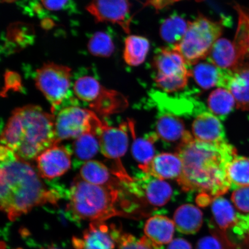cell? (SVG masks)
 <instances>
[{"label":"cell","instance_id":"1","mask_svg":"<svg viewBox=\"0 0 249 249\" xmlns=\"http://www.w3.org/2000/svg\"><path fill=\"white\" fill-rule=\"evenodd\" d=\"M176 153L183 164L177 181L185 191L200 194L196 201L200 207L207 206L231 189L227 169L237 153L226 140L217 143L201 142L187 131Z\"/></svg>","mask_w":249,"mask_h":249},{"label":"cell","instance_id":"2","mask_svg":"<svg viewBox=\"0 0 249 249\" xmlns=\"http://www.w3.org/2000/svg\"><path fill=\"white\" fill-rule=\"evenodd\" d=\"M40 178L32 165L1 145L0 204L9 220L15 221L36 207L57 203L60 193L48 188Z\"/></svg>","mask_w":249,"mask_h":249},{"label":"cell","instance_id":"3","mask_svg":"<svg viewBox=\"0 0 249 249\" xmlns=\"http://www.w3.org/2000/svg\"><path fill=\"white\" fill-rule=\"evenodd\" d=\"M55 118V115L39 106L15 108L2 132L1 145L25 160H36L46 149L59 144Z\"/></svg>","mask_w":249,"mask_h":249},{"label":"cell","instance_id":"4","mask_svg":"<svg viewBox=\"0 0 249 249\" xmlns=\"http://www.w3.org/2000/svg\"><path fill=\"white\" fill-rule=\"evenodd\" d=\"M129 191V183L120 179L100 186L87 182L79 176L71 183L68 210L75 219L91 222H105L113 217L125 216L131 209L126 194Z\"/></svg>","mask_w":249,"mask_h":249},{"label":"cell","instance_id":"5","mask_svg":"<svg viewBox=\"0 0 249 249\" xmlns=\"http://www.w3.org/2000/svg\"><path fill=\"white\" fill-rule=\"evenodd\" d=\"M71 70L65 65L47 62L36 70L35 83L51 104L55 115L65 107L78 106L71 89Z\"/></svg>","mask_w":249,"mask_h":249},{"label":"cell","instance_id":"6","mask_svg":"<svg viewBox=\"0 0 249 249\" xmlns=\"http://www.w3.org/2000/svg\"><path fill=\"white\" fill-rule=\"evenodd\" d=\"M223 30L221 21H213L200 14L189 23L184 36L173 49L183 56L188 65H195L207 58Z\"/></svg>","mask_w":249,"mask_h":249},{"label":"cell","instance_id":"7","mask_svg":"<svg viewBox=\"0 0 249 249\" xmlns=\"http://www.w3.org/2000/svg\"><path fill=\"white\" fill-rule=\"evenodd\" d=\"M73 91L76 97L87 103L91 110L100 116L120 113L128 107L123 93L106 88L92 76L79 78L74 83Z\"/></svg>","mask_w":249,"mask_h":249},{"label":"cell","instance_id":"8","mask_svg":"<svg viewBox=\"0 0 249 249\" xmlns=\"http://www.w3.org/2000/svg\"><path fill=\"white\" fill-rule=\"evenodd\" d=\"M183 56L174 49L161 48L155 55L154 81L158 88L166 92L180 91L188 85L191 71Z\"/></svg>","mask_w":249,"mask_h":249},{"label":"cell","instance_id":"9","mask_svg":"<svg viewBox=\"0 0 249 249\" xmlns=\"http://www.w3.org/2000/svg\"><path fill=\"white\" fill-rule=\"evenodd\" d=\"M127 124L124 123L118 127L110 126L105 121L99 119L95 133L102 155L114 161L113 169L111 170L112 173L123 182L130 183L133 179L127 173L121 160L128 148Z\"/></svg>","mask_w":249,"mask_h":249},{"label":"cell","instance_id":"10","mask_svg":"<svg viewBox=\"0 0 249 249\" xmlns=\"http://www.w3.org/2000/svg\"><path fill=\"white\" fill-rule=\"evenodd\" d=\"M96 114L78 106L65 107L55 114V130L58 144L63 140H75L93 129Z\"/></svg>","mask_w":249,"mask_h":249},{"label":"cell","instance_id":"11","mask_svg":"<svg viewBox=\"0 0 249 249\" xmlns=\"http://www.w3.org/2000/svg\"><path fill=\"white\" fill-rule=\"evenodd\" d=\"M86 10L96 23L117 24L126 33L130 32L131 18L129 0H91Z\"/></svg>","mask_w":249,"mask_h":249},{"label":"cell","instance_id":"12","mask_svg":"<svg viewBox=\"0 0 249 249\" xmlns=\"http://www.w3.org/2000/svg\"><path fill=\"white\" fill-rule=\"evenodd\" d=\"M212 212L217 226L226 232L232 229L240 237L249 233V214H242L225 198L217 197L212 202Z\"/></svg>","mask_w":249,"mask_h":249},{"label":"cell","instance_id":"13","mask_svg":"<svg viewBox=\"0 0 249 249\" xmlns=\"http://www.w3.org/2000/svg\"><path fill=\"white\" fill-rule=\"evenodd\" d=\"M130 191L138 197L144 198L149 204L161 207L169 201L173 190L169 183L145 173L130 183Z\"/></svg>","mask_w":249,"mask_h":249},{"label":"cell","instance_id":"14","mask_svg":"<svg viewBox=\"0 0 249 249\" xmlns=\"http://www.w3.org/2000/svg\"><path fill=\"white\" fill-rule=\"evenodd\" d=\"M71 152L59 144L46 149L36 159L41 178L53 179L66 173L71 167Z\"/></svg>","mask_w":249,"mask_h":249},{"label":"cell","instance_id":"15","mask_svg":"<svg viewBox=\"0 0 249 249\" xmlns=\"http://www.w3.org/2000/svg\"><path fill=\"white\" fill-rule=\"evenodd\" d=\"M120 236L119 231L109 229L105 222H91L83 238L74 239V245L79 249H114Z\"/></svg>","mask_w":249,"mask_h":249},{"label":"cell","instance_id":"16","mask_svg":"<svg viewBox=\"0 0 249 249\" xmlns=\"http://www.w3.org/2000/svg\"><path fill=\"white\" fill-rule=\"evenodd\" d=\"M139 166L143 173L156 178L177 179L181 174L183 164L177 153H161L155 156L148 163Z\"/></svg>","mask_w":249,"mask_h":249},{"label":"cell","instance_id":"17","mask_svg":"<svg viewBox=\"0 0 249 249\" xmlns=\"http://www.w3.org/2000/svg\"><path fill=\"white\" fill-rule=\"evenodd\" d=\"M195 139L201 142L217 143L225 140V129L219 118L211 112L198 113L192 124Z\"/></svg>","mask_w":249,"mask_h":249},{"label":"cell","instance_id":"18","mask_svg":"<svg viewBox=\"0 0 249 249\" xmlns=\"http://www.w3.org/2000/svg\"><path fill=\"white\" fill-rule=\"evenodd\" d=\"M224 89L231 93L238 108L249 111V62L229 71Z\"/></svg>","mask_w":249,"mask_h":249},{"label":"cell","instance_id":"19","mask_svg":"<svg viewBox=\"0 0 249 249\" xmlns=\"http://www.w3.org/2000/svg\"><path fill=\"white\" fill-rule=\"evenodd\" d=\"M207 58L208 62L223 70L233 71L239 65L234 44L225 38H219L214 43Z\"/></svg>","mask_w":249,"mask_h":249},{"label":"cell","instance_id":"20","mask_svg":"<svg viewBox=\"0 0 249 249\" xmlns=\"http://www.w3.org/2000/svg\"><path fill=\"white\" fill-rule=\"evenodd\" d=\"M175 223L174 221L163 215L157 214L146 222L144 233L146 237L158 248L170 244L173 241Z\"/></svg>","mask_w":249,"mask_h":249},{"label":"cell","instance_id":"21","mask_svg":"<svg viewBox=\"0 0 249 249\" xmlns=\"http://www.w3.org/2000/svg\"><path fill=\"white\" fill-rule=\"evenodd\" d=\"M191 71L196 83L205 89L216 86L224 89L229 71L221 69L210 62L198 64Z\"/></svg>","mask_w":249,"mask_h":249},{"label":"cell","instance_id":"22","mask_svg":"<svg viewBox=\"0 0 249 249\" xmlns=\"http://www.w3.org/2000/svg\"><path fill=\"white\" fill-rule=\"evenodd\" d=\"M174 222L177 230L185 234H194L200 230L203 223L201 211L192 204L179 207L174 214Z\"/></svg>","mask_w":249,"mask_h":249},{"label":"cell","instance_id":"23","mask_svg":"<svg viewBox=\"0 0 249 249\" xmlns=\"http://www.w3.org/2000/svg\"><path fill=\"white\" fill-rule=\"evenodd\" d=\"M234 8L238 12L239 21L233 43L237 52L239 67L245 62H249V9L239 5H235Z\"/></svg>","mask_w":249,"mask_h":249},{"label":"cell","instance_id":"24","mask_svg":"<svg viewBox=\"0 0 249 249\" xmlns=\"http://www.w3.org/2000/svg\"><path fill=\"white\" fill-rule=\"evenodd\" d=\"M156 129L158 139L168 142L181 140L187 132L183 121L176 115L168 113H162L159 117Z\"/></svg>","mask_w":249,"mask_h":249},{"label":"cell","instance_id":"25","mask_svg":"<svg viewBox=\"0 0 249 249\" xmlns=\"http://www.w3.org/2000/svg\"><path fill=\"white\" fill-rule=\"evenodd\" d=\"M80 176L87 182L100 186L108 185L120 179L105 164L94 160L87 161L83 164Z\"/></svg>","mask_w":249,"mask_h":249},{"label":"cell","instance_id":"26","mask_svg":"<svg viewBox=\"0 0 249 249\" xmlns=\"http://www.w3.org/2000/svg\"><path fill=\"white\" fill-rule=\"evenodd\" d=\"M149 40L144 37L129 36L124 40V59L127 65L136 67L144 62L149 50Z\"/></svg>","mask_w":249,"mask_h":249},{"label":"cell","instance_id":"27","mask_svg":"<svg viewBox=\"0 0 249 249\" xmlns=\"http://www.w3.org/2000/svg\"><path fill=\"white\" fill-rule=\"evenodd\" d=\"M129 129L131 131L133 138L132 153L135 160L139 165L145 164L150 161L155 157L154 143L158 139L155 133L150 134L145 139L137 138L135 135L134 124L132 121L128 123Z\"/></svg>","mask_w":249,"mask_h":249},{"label":"cell","instance_id":"28","mask_svg":"<svg viewBox=\"0 0 249 249\" xmlns=\"http://www.w3.org/2000/svg\"><path fill=\"white\" fill-rule=\"evenodd\" d=\"M235 105V99L231 93L225 89L214 90L208 99V108L211 113L221 119L228 116Z\"/></svg>","mask_w":249,"mask_h":249},{"label":"cell","instance_id":"29","mask_svg":"<svg viewBox=\"0 0 249 249\" xmlns=\"http://www.w3.org/2000/svg\"><path fill=\"white\" fill-rule=\"evenodd\" d=\"M72 148L76 157L86 161L91 160L100 149L98 139L93 130L82 134L74 140Z\"/></svg>","mask_w":249,"mask_h":249},{"label":"cell","instance_id":"30","mask_svg":"<svg viewBox=\"0 0 249 249\" xmlns=\"http://www.w3.org/2000/svg\"><path fill=\"white\" fill-rule=\"evenodd\" d=\"M227 173L231 188L249 186V159L236 156L227 166Z\"/></svg>","mask_w":249,"mask_h":249},{"label":"cell","instance_id":"31","mask_svg":"<svg viewBox=\"0 0 249 249\" xmlns=\"http://www.w3.org/2000/svg\"><path fill=\"white\" fill-rule=\"evenodd\" d=\"M189 24V23L178 16L167 18L160 27L161 38L165 42L176 45L184 36Z\"/></svg>","mask_w":249,"mask_h":249},{"label":"cell","instance_id":"32","mask_svg":"<svg viewBox=\"0 0 249 249\" xmlns=\"http://www.w3.org/2000/svg\"><path fill=\"white\" fill-rule=\"evenodd\" d=\"M89 52L98 57H110L114 52L115 47L110 36L104 32L95 33L89 39Z\"/></svg>","mask_w":249,"mask_h":249},{"label":"cell","instance_id":"33","mask_svg":"<svg viewBox=\"0 0 249 249\" xmlns=\"http://www.w3.org/2000/svg\"><path fill=\"white\" fill-rule=\"evenodd\" d=\"M231 200L239 212L249 214V186L234 190L231 196Z\"/></svg>","mask_w":249,"mask_h":249},{"label":"cell","instance_id":"34","mask_svg":"<svg viewBox=\"0 0 249 249\" xmlns=\"http://www.w3.org/2000/svg\"><path fill=\"white\" fill-rule=\"evenodd\" d=\"M119 249H153L142 241L129 234L121 235L118 240Z\"/></svg>","mask_w":249,"mask_h":249},{"label":"cell","instance_id":"35","mask_svg":"<svg viewBox=\"0 0 249 249\" xmlns=\"http://www.w3.org/2000/svg\"><path fill=\"white\" fill-rule=\"evenodd\" d=\"M196 249H223L219 239L214 236H205L198 241Z\"/></svg>","mask_w":249,"mask_h":249},{"label":"cell","instance_id":"36","mask_svg":"<svg viewBox=\"0 0 249 249\" xmlns=\"http://www.w3.org/2000/svg\"><path fill=\"white\" fill-rule=\"evenodd\" d=\"M46 9L52 11H60L65 7L68 0H40Z\"/></svg>","mask_w":249,"mask_h":249},{"label":"cell","instance_id":"37","mask_svg":"<svg viewBox=\"0 0 249 249\" xmlns=\"http://www.w3.org/2000/svg\"><path fill=\"white\" fill-rule=\"evenodd\" d=\"M167 249H192V247L185 239L177 238L170 243Z\"/></svg>","mask_w":249,"mask_h":249},{"label":"cell","instance_id":"38","mask_svg":"<svg viewBox=\"0 0 249 249\" xmlns=\"http://www.w3.org/2000/svg\"><path fill=\"white\" fill-rule=\"evenodd\" d=\"M58 249V248H53V247H51V248H49L48 249Z\"/></svg>","mask_w":249,"mask_h":249}]
</instances>
